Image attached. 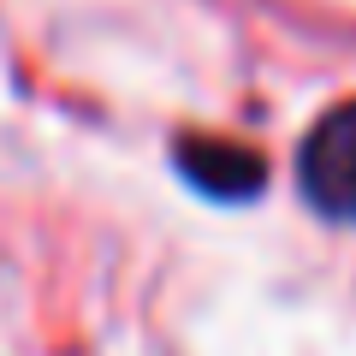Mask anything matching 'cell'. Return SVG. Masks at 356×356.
<instances>
[{"label": "cell", "instance_id": "1", "mask_svg": "<svg viewBox=\"0 0 356 356\" xmlns=\"http://www.w3.org/2000/svg\"><path fill=\"white\" fill-rule=\"evenodd\" d=\"M303 196L327 220L356 226V102L332 107L303 143Z\"/></svg>", "mask_w": 356, "mask_h": 356}]
</instances>
